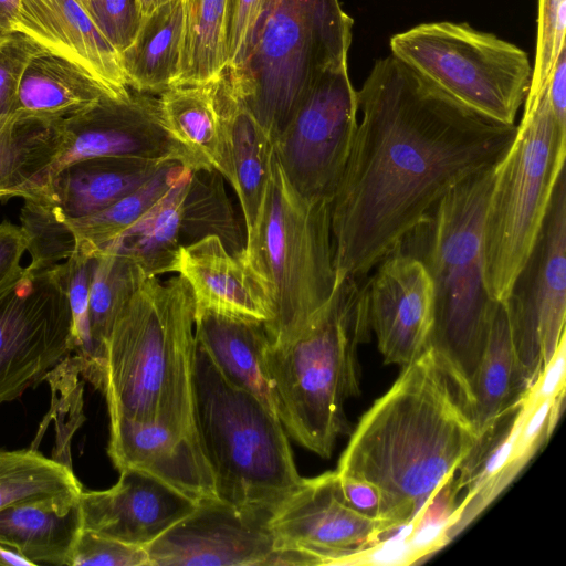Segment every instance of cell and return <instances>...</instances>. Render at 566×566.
Instances as JSON below:
<instances>
[{"label":"cell","instance_id":"7402d4cb","mask_svg":"<svg viewBox=\"0 0 566 566\" xmlns=\"http://www.w3.org/2000/svg\"><path fill=\"white\" fill-rule=\"evenodd\" d=\"M171 272L189 283L196 311L212 310L262 322L271 317L263 285L241 255L229 252L217 235L181 245Z\"/></svg>","mask_w":566,"mask_h":566},{"label":"cell","instance_id":"60d3db41","mask_svg":"<svg viewBox=\"0 0 566 566\" xmlns=\"http://www.w3.org/2000/svg\"><path fill=\"white\" fill-rule=\"evenodd\" d=\"M42 52L45 51L20 32L0 43V116L14 114L22 76L31 60Z\"/></svg>","mask_w":566,"mask_h":566},{"label":"cell","instance_id":"8fae6325","mask_svg":"<svg viewBox=\"0 0 566 566\" xmlns=\"http://www.w3.org/2000/svg\"><path fill=\"white\" fill-rule=\"evenodd\" d=\"M72 353L64 264H29L0 290V403L19 398Z\"/></svg>","mask_w":566,"mask_h":566},{"label":"cell","instance_id":"52a82bcc","mask_svg":"<svg viewBox=\"0 0 566 566\" xmlns=\"http://www.w3.org/2000/svg\"><path fill=\"white\" fill-rule=\"evenodd\" d=\"M352 27L339 0H266L244 62L221 73L272 143L316 82L347 65Z\"/></svg>","mask_w":566,"mask_h":566},{"label":"cell","instance_id":"ffe728a7","mask_svg":"<svg viewBox=\"0 0 566 566\" xmlns=\"http://www.w3.org/2000/svg\"><path fill=\"white\" fill-rule=\"evenodd\" d=\"M15 32L76 64L113 96L128 94L119 52L80 0H20Z\"/></svg>","mask_w":566,"mask_h":566},{"label":"cell","instance_id":"9c48e42d","mask_svg":"<svg viewBox=\"0 0 566 566\" xmlns=\"http://www.w3.org/2000/svg\"><path fill=\"white\" fill-rule=\"evenodd\" d=\"M566 126L556 119L545 91L525 99L514 140L496 167L483 222L485 285L504 301L543 223L565 168Z\"/></svg>","mask_w":566,"mask_h":566},{"label":"cell","instance_id":"d6986e66","mask_svg":"<svg viewBox=\"0 0 566 566\" xmlns=\"http://www.w3.org/2000/svg\"><path fill=\"white\" fill-rule=\"evenodd\" d=\"M107 452L118 471L144 472L198 504L218 500L200 441L164 423L109 419Z\"/></svg>","mask_w":566,"mask_h":566},{"label":"cell","instance_id":"5bb4252c","mask_svg":"<svg viewBox=\"0 0 566 566\" xmlns=\"http://www.w3.org/2000/svg\"><path fill=\"white\" fill-rule=\"evenodd\" d=\"M269 518L208 501L145 546L149 566L311 565L297 552L277 545Z\"/></svg>","mask_w":566,"mask_h":566},{"label":"cell","instance_id":"f35d334b","mask_svg":"<svg viewBox=\"0 0 566 566\" xmlns=\"http://www.w3.org/2000/svg\"><path fill=\"white\" fill-rule=\"evenodd\" d=\"M566 0H538L537 38L531 85L525 99L547 88L554 65L565 49Z\"/></svg>","mask_w":566,"mask_h":566},{"label":"cell","instance_id":"4dcf8cb0","mask_svg":"<svg viewBox=\"0 0 566 566\" xmlns=\"http://www.w3.org/2000/svg\"><path fill=\"white\" fill-rule=\"evenodd\" d=\"M63 119L0 116V199L24 198L63 144Z\"/></svg>","mask_w":566,"mask_h":566},{"label":"cell","instance_id":"836d02e7","mask_svg":"<svg viewBox=\"0 0 566 566\" xmlns=\"http://www.w3.org/2000/svg\"><path fill=\"white\" fill-rule=\"evenodd\" d=\"M145 279L146 275L142 269L114 244H109L95 256L90 287L88 317L91 338L98 365V384L103 350L113 324Z\"/></svg>","mask_w":566,"mask_h":566},{"label":"cell","instance_id":"83f0119b","mask_svg":"<svg viewBox=\"0 0 566 566\" xmlns=\"http://www.w3.org/2000/svg\"><path fill=\"white\" fill-rule=\"evenodd\" d=\"M514 349L506 307L497 301L475 375L471 412L479 437L527 396Z\"/></svg>","mask_w":566,"mask_h":566},{"label":"cell","instance_id":"f907efd6","mask_svg":"<svg viewBox=\"0 0 566 566\" xmlns=\"http://www.w3.org/2000/svg\"><path fill=\"white\" fill-rule=\"evenodd\" d=\"M140 20L149 17L156 10L170 2L171 0H137Z\"/></svg>","mask_w":566,"mask_h":566},{"label":"cell","instance_id":"7c38bea8","mask_svg":"<svg viewBox=\"0 0 566 566\" xmlns=\"http://www.w3.org/2000/svg\"><path fill=\"white\" fill-rule=\"evenodd\" d=\"M503 302L520 370L531 390L565 336V168L556 180L531 252Z\"/></svg>","mask_w":566,"mask_h":566},{"label":"cell","instance_id":"3957f363","mask_svg":"<svg viewBox=\"0 0 566 566\" xmlns=\"http://www.w3.org/2000/svg\"><path fill=\"white\" fill-rule=\"evenodd\" d=\"M195 313L184 276L142 282L117 315L103 350L97 389L109 419L159 422L199 440Z\"/></svg>","mask_w":566,"mask_h":566},{"label":"cell","instance_id":"9a60e30c","mask_svg":"<svg viewBox=\"0 0 566 566\" xmlns=\"http://www.w3.org/2000/svg\"><path fill=\"white\" fill-rule=\"evenodd\" d=\"M268 525L280 547L303 554L312 565L347 564L395 531L388 522L364 515L346 502L336 471L303 478Z\"/></svg>","mask_w":566,"mask_h":566},{"label":"cell","instance_id":"d590c367","mask_svg":"<svg viewBox=\"0 0 566 566\" xmlns=\"http://www.w3.org/2000/svg\"><path fill=\"white\" fill-rule=\"evenodd\" d=\"M222 178L217 170H192L184 203L181 237H191V242H195L217 235L229 252L237 254L244 244Z\"/></svg>","mask_w":566,"mask_h":566},{"label":"cell","instance_id":"4fadbf2b","mask_svg":"<svg viewBox=\"0 0 566 566\" xmlns=\"http://www.w3.org/2000/svg\"><path fill=\"white\" fill-rule=\"evenodd\" d=\"M358 99L347 65L326 72L306 94L273 143L292 186L332 201L357 129Z\"/></svg>","mask_w":566,"mask_h":566},{"label":"cell","instance_id":"30bf717a","mask_svg":"<svg viewBox=\"0 0 566 566\" xmlns=\"http://www.w3.org/2000/svg\"><path fill=\"white\" fill-rule=\"evenodd\" d=\"M391 54L468 108L515 125L532 78L525 51L465 23L431 22L390 39Z\"/></svg>","mask_w":566,"mask_h":566},{"label":"cell","instance_id":"2e32d148","mask_svg":"<svg viewBox=\"0 0 566 566\" xmlns=\"http://www.w3.org/2000/svg\"><path fill=\"white\" fill-rule=\"evenodd\" d=\"M62 130L61 150L40 180L90 158H138L189 168L186 154L164 128L157 98L150 94L130 88L120 97L106 95L87 111L63 119Z\"/></svg>","mask_w":566,"mask_h":566},{"label":"cell","instance_id":"8d00e7d4","mask_svg":"<svg viewBox=\"0 0 566 566\" xmlns=\"http://www.w3.org/2000/svg\"><path fill=\"white\" fill-rule=\"evenodd\" d=\"M81 377H83L82 360L73 353L64 357L44 376L43 380H46L51 387V409L46 415V419L41 423L38 438L31 447L36 449L42 431L54 419L56 426V447L52 458L70 468H72L70 441L75 430L85 420L83 413V381Z\"/></svg>","mask_w":566,"mask_h":566},{"label":"cell","instance_id":"b9f144b4","mask_svg":"<svg viewBox=\"0 0 566 566\" xmlns=\"http://www.w3.org/2000/svg\"><path fill=\"white\" fill-rule=\"evenodd\" d=\"M265 2L266 0L227 1L223 71H235L244 62Z\"/></svg>","mask_w":566,"mask_h":566},{"label":"cell","instance_id":"ba28073f","mask_svg":"<svg viewBox=\"0 0 566 566\" xmlns=\"http://www.w3.org/2000/svg\"><path fill=\"white\" fill-rule=\"evenodd\" d=\"M239 254L270 300L265 332L304 322L334 291L331 201L300 193L274 153L258 220Z\"/></svg>","mask_w":566,"mask_h":566},{"label":"cell","instance_id":"4316f807","mask_svg":"<svg viewBox=\"0 0 566 566\" xmlns=\"http://www.w3.org/2000/svg\"><path fill=\"white\" fill-rule=\"evenodd\" d=\"M82 531L80 501L70 509L33 503L0 510V544L17 552L33 566H69Z\"/></svg>","mask_w":566,"mask_h":566},{"label":"cell","instance_id":"6da1fadb","mask_svg":"<svg viewBox=\"0 0 566 566\" xmlns=\"http://www.w3.org/2000/svg\"><path fill=\"white\" fill-rule=\"evenodd\" d=\"M357 99L363 117L331 201L336 279L366 276L451 189L496 166L517 129L392 54L375 63Z\"/></svg>","mask_w":566,"mask_h":566},{"label":"cell","instance_id":"d4e9b609","mask_svg":"<svg viewBox=\"0 0 566 566\" xmlns=\"http://www.w3.org/2000/svg\"><path fill=\"white\" fill-rule=\"evenodd\" d=\"M160 122L186 154L191 170H217L228 177L226 146L213 81L176 86L157 98Z\"/></svg>","mask_w":566,"mask_h":566},{"label":"cell","instance_id":"74e56055","mask_svg":"<svg viewBox=\"0 0 566 566\" xmlns=\"http://www.w3.org/2000/svg\"><path fill=\"white\" fill-rule=\"evenodd\" d=\"M20 213L30 265L51 268L65 261L75 250V241L65 223L59 222L48 207L34 197L23 198Z\"/></svg>","mask_w":566,"mask_h":566},{"label":"cell","instance_id":"7bdbcfd3","mask_svg":"<svg viewBox=\"0 0 566 566\" xmlns=\"http://www.w3.org/2000/svg\"><path fill=\"white\" fill-rule=\"evenodd\" d=\"M85 10L119 52L132 43L140 15L137 0H80Z\"/></svg>","mask_w":566,"mask_h":566},{"label":"cell","instance_id":"8992f818","mask_svg":"<svg viewBox=\"0 0 566 566\" xmlns=\"http://www.w3.org/2000/svg\"><path fill=\"white\" fill-rule=\"evenodd\" d=\"M195 408L218 500L270 520L303 481L279 417L227 380L198 344Z\"/></svg>","mask_w":566,"mask_h":566},{"label":"cell","instance_id":"7a4b0ae2","mask_svg":"<svg viewBox=\"0 0 566 566\" xmlns=\"http://www.w3.org/2000/svg\"><path fill=\"white\" fill-rule=\"evenodd\" d=\"M478 439L469 405L426 349L363 415L336 472L374 483L397 530L452 480Z\"/></svg>","mask_w":566,"mask_h":566},{"label":"cell","instance_id":"681fc988","mask_svg":"<svg viewBox=\"0 0 566 566\" xmlns=\"http://www.w3.org/2000/svg\"><path fill=\"white\" fill-rule=\"evenodd\" d=\"M0 565L6 566H33L17 552L0 544Z\"/></svg>","mask_w":566,"mask_h":566},{"label":"cell","instance_id":"ab89813d","mask_svg":"<svg viewBox=\"0 0 566 566\" xmlns=\"http://www.w3.org/2000/svg\"><path fill=\"white\" fill-rule=\"evenodd\" d=\"M149 566L145 547L83 530L72 551L69 566Z\"/></svg>","mask_w":566,"mask_h":566},{"label":"cell","instance_id":"f546056e","mask_svg":"<svg viewBox=\"0 0 566 566\" xmlns=\"http://www.w3.org/2000/svg\"><path fill=\"white\" fill-rule=\"evenodd\" d=\"M182 33V2L171 0L140 20L132 43L120 53L129 88L161 94L175 84Z\"/></svg>","mask_w":566,"mask_h":566},{"label":"cell","instance_id":"e575fe53","mask_svg":"<svg viewBox=\"0 0 566 566\" xmlns=\"http://www.w3.org/2000/svg\"><path fill=\"white\" fill-rule=\"evenodd\" d=\"M181 166L168 164L138 189L109 207L64 221L74 238L75 248L96 256L168 190Z\"/></svg>","mask_w":566,"mask_h":566},{"label":"cell","instance_id":"5b68a950","mask_svg":"<svg viewBox=\"0 0 566 566\" xmlns=\"http://www.w3.org/2000/svg\"><path fill=\"white\" fill-rule=\"evenodd\" d=\"M497 165L451 189L396 249L421 261L431 279L433 315L426 349L470 409L497 302L486 290L483 258V222Z\"/></svg>","mask_w":566,"mask_h":566},{"label":"cell","instance_id":"1f68e13d","mask_svg":"<svg viewBox=\"0 0 566 566\" xmlns=\"http://www.w3.org/2000/svg\"><path fill=\"white\" fill-rule=\"evenodd\" d=\"M82 491L72 468L35 449L0 451V510L33 503L70 509Z\"/></svg>","mask_w":566,"mask_h":566},{"label":"cell","instance_id":"bcb514c9","mask_svg":"<svg viewBox=\"0 0 566 566\" xmlns=\"http://www.w3.org/2000/svg\"><path fill=\"white\" fill-rule=\"evenodd\" d=\"M566 337L558 345L556 354L528 392L533 402L555 398L565 390Z\"/></svg>","mask_w":566,"mask_h":566},{"label":"cell","instance_id":"f1b7e54d","mask_svg":"<svg viewBox=\"0 0 566 566\" xmlns=\"http://www.w3.org/2000/svg\"><path fill=\"white\" fill-rule=\"evenodd\" d=\"M192 170L181 166L168 190L109 244L130 258L146 277L171 272L181 244L184 203ZM108 244V245H109Z\"/></svg>","mask_w":566,"mask_h":566},{"label":"cell","instance_id":"7dc6e473","mask_svg":"<svg viewBox=\"0 0 566 566\" xmlns=\"http://www.w3.org/2000/svg\"><path fill=\"white\" fill-rule=\"evenodd\" d=\"M546 92L556 119L566 126V48L556 60Z\"/></svg>","mask_w":566,"mask_h":566},{"label":"cell","instance_id":"f6af8a7d","mask_svg":"<svg viewBox=\"0 0 566 566\" xmlns=\"http://www.w3.org/2000/svg\"><path fill=\"white\" fill-rule=\"evenodd\" d=\"M338 480L344 499L354 510L369 517L388 522L386 520L382 494L374 483L364 479L339 474ZM388 523L391 524L390 522Z\"/></svg>","mask_w":566,"mask_h":566},{"label":"cell","instance_id":"277c9868","mask_svg":"<svg viewBox=\"0 0 566 566\" xmlns=\"http://www.w3.org/2000/svg\"><path fill=\"white\" fill-rule=\"evenodd\" d=\"M370 332L368 280L350 275L336 279L304 322L265 332L277 416L289 437L324 459L347 429L344 407L360 390L358 348Z\"/></svg>","mask_w":566,"mask_h":566},{"label":"cell","instance_id":"ac0fdd59","mask_svg":"<svg viewBox=\"0 0 566 566\" xmlns=\"http://www.w3.org/2000/svg\"><path fill=\"white\" fill-rule=\"evenodd\" d=\"M119 472L112 488L82 491L83 530L145 547L198 505L144 472L133 469Z\"/></svg>","mask_w":566,"mask_h":566},{"label":"cell","instance_id":"d6a6232c","mask_svg":"<svg viewBox=\"0 0 566 566\" xmlns=\"http://www.w3.org/2000/svg\"><path fill=\"white\" fill-rule=\"evenodd\" d=\"M227 1L181 0L180 59L172 87L207 84L223 71Z\"/></svg>","mask_w":566,"mask_h":566},{"label":"cell","instance_id":"44dd1931","mask_svg":"<svg viewBox=\"0 0 566 566\" xmlns=\"http://www.w3.org/2000/svg\"><path fill=\"white\" fill-rule=\"evenodd\" d=\"M168 164L172 163L114 157L78 160L41 179L24 198L39 199L59 222L64 223L109 207Z\"/></svg>","mask_w":566,"mask_h":566},{"label":"cell","instance_id":"ee69618b","mask_svg":"<svg viewBox=\"0 0 566 566\" xmlns=\"http://www.w3.org/2000/svg\"><path fill=\"white\" fill-rule=\"evenodd\" d=\"M27 241L20 226L4 220L0 223V290L14 282L23 272L20 261Z\"/></svg>","mask_w":566,"mask_h":566},{"label":"cell","instance_id":"cb8c5ba5","mask_svg":"<svg viewBox=\"0 0 566 566\" xmlns=\"http://www.w3.org/2000/svg\"><path fill=\"white\" fill-rule=\"evenodd\" d=\"M195 335L197 344L227 380L255 396L277 416L276 397L265 364L262 321L212 310L196 311Z\"/></svg>","mask_w":566,"mask_h":566},{"label":"cell","instance_id":"603a6c76","mask_svg":"<svg viewBox=\"0 0 566 566\" xmlns=\"http://www.w3.org/2000/svg\"><path fill=\"white\" fill-rule=\"evenodd\" d=\"M213 87L226 146L227 180L238 196L249 233L258 220L271 174L273 143L222 73Z\"/></svg>","mask_w":566,"mask_h":566},{"label":"cell","instance_id":"c3c4849f","mask_svg":"<svg viewBox=\"0 0 566 566\" xmlns=\"http://www.w3.org/2000/svg\"><path fill=\"white\" fill-rule=\"evenodd\" d=\"M20 0H0V43L15 32Z\"/></svg>","mask_w":566,"mask_h":566},{"label":"cell","instance_id":"484cf974","mask_svg":"<svg viewBox=\"0 0 566 566\" xmlns=\"http://www.w3.org/2000/svg\"><path fill=\"white\" fill-rule=\"evenodd\" d=\"M106 95L113 96L83 69L42 52L31 60L22 76L14 114L65 119L87 111Z\"/></svg>","mask_w":566,"mask_h":566},{"label":"cell","instance_id":"e0dca14e","mask_svg":"<svg viewBox=\"0 0 566 566\" xmlns=\"http://www.w3.org/2000/svg\"><path fill=\"white\" fill-rule=\"evenodd\" d=\"M368 280L370 328L387 364L405 366L427 348L433 315V287L424 265L395 250Z\"/></svg>","mask_w":566,"mask_h":566}]
</instances>
